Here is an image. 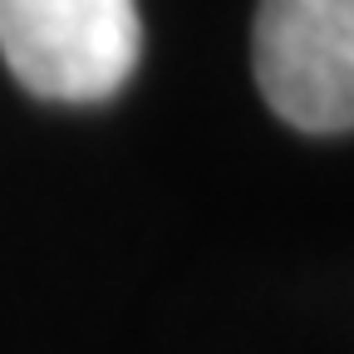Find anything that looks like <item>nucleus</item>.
<instances>
[{"label":"nucleus","instance_id":"nucleus-1","mask_svg":"<svg viewBox=\"0 0 354 354\" xmlns=\"http://www.w3.org/2000/svg\"><path fill=\"white\" fill-rule=\"evenodd\" d=\"M138 55V0H0V59L35 99L104 104Z\"/></svg>","mask_w":354,"mask_h":354},{"label":"nucleus","instance_id":"nucleus-2","mask_svg":"<svg viewBox=\"0 0 354 354\" xmlns=\"http://www.w3.org/2000/svg\"><path fill=\"white\" fill-rule=\"evenodd\" d=\"M251 64L266 104L300 133L354 123V0H261Z\"/></svg>","mask_w":354,"mask_h":354}]
</instances>
